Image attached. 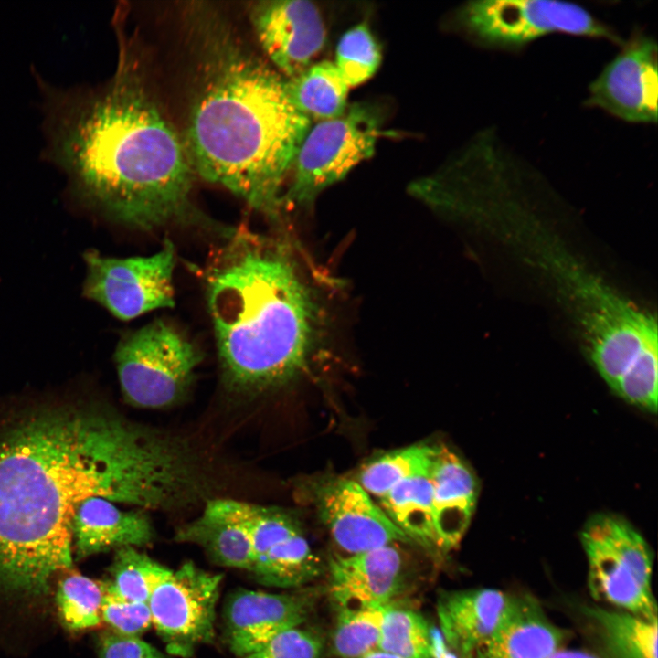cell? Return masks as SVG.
<instances>
[{"label": "cell", "instance_id": "cell-17", "mask_svg": "<svg viewBox=\"0 0 658 658\" xmlns=\"http://www.w3.org/2000/svg\"><path fill=\"white\" fill-rule=\"evenodd\" d=\"M565 637L532 596H510L498 625L474 657L549 658L560 649Z\"/></svg>", "mask_w": 658, "mask_h": 658}, {"label": "cell", "instance_id": "cell-14", "mask_svg": "<svg viewBox=\"0 0 658 658\" xmlns=\"http://www.w3.org/2000/svg\"><path fill=\"white\" fill-rule=\"evenodd\" d=\"M316 507L334 542L345 555L411 542L356 481L335 479L323 484L316 494Z\"/></svg>", "mask_w": 658, "mask_h": 658}, {"label": "cell", "instance_id": "cell-6", "mask_svg": "<svg viewBox=\"0 0 658 658\" xmlns=\"http://www.w3.org/2000/svg\"><path fill=\"white\" fill-rule=\"evenodd\" d=\"M114 360L125 401L136 408L162 409L186 393L202 356L181 331L156 320L124 335Z\"/></svg>", "mask_w": 658, "mask_h": 658}, {"label": "cell", "instance_id": "cell-21", "mask_svg": "<svg viewBox=\"0 0 658 658\" xmlns=\"http://www.w3.org/2000/svg\"><path fill=\"white\" fill-rule=\"evenodd\" d=\"M175 538L198 546L217 565L250 572L253 569L254 554L246 532L207 507L197 518L180 526Z\"/></svg>", "mask_w": 658, "mask_h": 658}, {"label": "cell", "instance_id": "cell-27", "mask_svg": "<svg viewBox=\"0 0 658 658\" xmlns=\"http://www.w3.org/2000/svg\"><path fill=\"white\" fill-rule=\"evenodd\" d=\"M377 649L403 658H434L430 629L424 617L395 600L385 606Z\"/></svg>", "mask_w": 658, "mask_h": 658}, {"label": "cell", "instance_id": "cell-29", "mask_svg": "<svg viewBox=\"0 0 658 658\" xmlns=\"http://www.w3.org/2000/svg\"><path fill=\"white\" fill-rule=\"evenodd\" d=\"M104 583L70 573L59 582L56 600L65 626L72 631L93 628L101 621Z\"/></svg>", "mask_w": 658, "mask_h": 658}, {"label": "cell", "instance_id": "cell-30", "mask_svg": "<svg viewBox=\"0 0 658 658\" xmlns=\"http://www.w3.org/2000/svg\"><path fill=\"white\" fill-rule=\"evenodd\" d=\"M384 610L385 606L337 610L333 653L339 658H357L377 649Z\"/></svg>", "mask_w": 658, "mask_h": 658}, {"label": "cell", "instance_id": "cell-35", "mask_svg": "<svg viewBox=\"0 0 658 658\" xmlns=\"http://www.w3.org/2000/svg\"><path fill=\"white\" fill-rule=\"evenodd\" d=\"M549 658H599L594 654L579 650H557Z\"/></svg>", "mask_w": 658, "mask_h": 658}, {"label": "cell", "instance_id": "cell-7", "mask_svg": "<svg viewBox=\"0 0 658 658\" xmlns=\"http://www.w3.org/2000/svg\"><path fill=\"white\" fill-rule=\"evenodd\" d=\"M580 540L591 596L625 611L657 617L652 590L653 556L640 533L619 516L600 514L586 523Z\"/></svg>", "mask_w": 658, "mask_h": 658}, {"label": "cell", "instance_id": "cell-20", "mask_svg": "<svg viewBox=\"0 0 658 658\" xmlns=\"http://www.w3.org/2000/svg\"><path fill=\"white\" fill-rule=\"evenodd\" d=\"M510 596L494 589L444 592L437 603L441 632L461 658H472L498 625Z\"/></svg>", "mask_w": 658, "mask_h": 658}, {"label": "cell", "instance_id": "cell-5", "mask_svg": "<svg viewBox=\"0 0 658 658\" xmlns=\"http://www.w3.org/2000/svg\"><path fill=\"white\" fill-rule=\"evenodd\" d=\"M504 236L554 286L593 366L614 393L642 409L655 406V318L588 268L532 212L513 219Z\"/></svg>", "mask_w": 658, "mask_h": 658}, {"label": "cell", "instance_id": "cell-3", "mask_svg": "<svg viewBox=\"0 0 658 658\" xmlns=\"http://www.w3.org/2000/svg\"><path fill=\"white\" fill-rule=\"evenodd\" d=\"M192 19L196 78L184 142L195 173L277 219L283 185L312 121L286 80L210 10Z\"/></svg>", "mask_w": 658, "mask_h": 658}, {"label": "cell", "instance_id": "cell-8", "mask_svg": "<svg viewBox=\"0 0 658 658\" xmlns=\"http://www.w3.org/2000/svg\"><path fill=\"white\" fill-rule=\"evenodd\" d=\"M458 20L473 39L492 48L518 49L551 33L624 43L586 8L567 1H471L460 8Z\"/></svg>", "mask_w": 658, "mask_h": 658}, {"label": "cell", "instance_id": "cell-1", "mask_svg": "<svg viewBox=\"0 0 658 658\" xmlns=\"http://www.w3.org/2000/svg\"><path fill=\"white\" fill-rule=\"evenodd\" d=\"M15 417V416H14ZM187 462L180 440L109 410L33 409L0 426V593L48 595L72 567V520L90 497L171 510Z\"/></svg>", "mask_w": 658, "mask_h": 658}, {"label": "cell", "instance_id": "cell-22", "mask_svg": "<svg viewBox=\"0 0 658 658\" xmlns=\"http://www.w3.org/2000/svg\"><path fill=\"white\" fill-rule=\"evenodd\" d=\"M584 613L610 658H657V617L601 607L585 608Z\"/></svg>", "mask_w": 658, "mask_h": 658}, {"label": "cell", "instance_id": "cell-16", "mask_svg": "<svg viewBox=\"0 0 658 658\" xmlns=\"http://www.w3.org/2000/svg\"><path fill=\"white\" fill-rule=\"evenodd\" d=\"M406 570V558L396 544L333 557L329 594L337 610L386 606L404 589Z\"/></svg>", "mask_w": 658, "mask_h": 658}, {"label": "cell", "instance_id": "cell-31", "mask_svg": "<svg viewBox=\"0 0 658 658\" xmlns=\"http://www.w3.org/2000/svg\"><path fill=\"white\" fill-rule=\"evenodd\" d=\"M381 52L366 24H358L347 30L336 48L335 66L348 87L369 80L377 70Z\"/></svg>", "mask_w": 658, "mask_h": 658}, {"label": "cell", "instance_id": "cell-15", "mask_svg": "<svg viewBox=\"0 0 658 658\" xmlns=\"http://www.w3.org/2000/svg\"><path fill=\"white\" fill-rule=\"evenodd\" d=\"M317 592L309 589L279 594L235 591L223 614L230 650L243 657L281 631L301 626L313 609Z\"/></svg>", "mask_w": 658, "mask_h": 658}, {"label": "cell", "instance_id": "cell-36", "mask_svg": "<svg viewBox=\"0 0 658 658\" xmlns=\"http://www.w3.org/2000/svg\"><path fill=\"white\" fill-rule=\"evenodd\" d=\"M357 658H403L398 655H396L394 653L380 650V649H375L360 657Z\"/></svg>", "mask_w": 658, "mask_h": 658}, {"label": "cell", "instance_id": "cell-2", "mask_svg": "<svg viewBox=\"0 0 658 658\" xmlns=\"http://www.w3.org/2000/svg\"><path fill=\"white\" fill-rule=\"evenodd\" d=\"M49 152L83 201L122 225L153 230L209 222L192 201L195 171L128 43L96 90L48 89Z\"/></svg>", "mask_w": 658, "mask_h": 658}, {"label": "cell", "instance_id": "cell-13", "mask_svg": "<svg viewBox=\"0 0 658 658\" xmlns=\"http://www.w3.org/2000/svg\"><path fill=\"white\" fill-rule=\"evenodd\" d=\"M249 17L265 54L287 80L310 67L325 43L321 13L310 1H260Z\"/></svg>", "mask_w": 658, "mask_h": 658}, {"label": "cell", "instance_id": "cell-10", "mask_svg": "<svg viewBox=\"0 0 658 658\" xmlns=\"http://www.w3.org/2000/svg\"><path fill=\"white\" fill-rule=\"evenodd\" d=\"M175 252L168 239L161 249L149 256L121 259L88 250L84 254L87 274L83 294L123 321L173 307Z\"/></svg>", "mask_w": 658, "mask_h": 658}, {"label": "cell", "instance_id": "cell-28", "mask_svg": "<svg viewBox=\"0 0 658 658\" xmlns=\"http://www.w3.org/2000/svg\"><path fill=\"white\" fill-rule=\"evenodd\" d=\"M171 571L137 547H123L115 551L110 568L111 580L106 584L125 600L148 602L155 587Z\"/></svg>", "mask_w": 658, "mask_h": 658}, {"label": "cell", "instance_id": "cell-23", "mask_svg": "<svg viewBox=\"0 0 658 658\" xmlns=\"http://www.w3.org/2000/svg\"><path fill=\"white\" fill-rule=\"evenodd\" d=\"M348 88L331 61L312 64L299 75L286 80L292 101L311 121H326L342 115L347 107Z\"/></svg>", "mask_w": 658, "mask_h": 658}, {"label": "cell", "instance_id": "cell-34", "mask_svg": "<svg viewBox=\"0 0 658 658\" xmlns=\"http://www.w3.org/2000/svg\"><path fill=\"white\" fill-rule=\"evenodd\" d=\"M100 658H165L162 653L137 636L104 632L100 640Z\"/></svg>", "mask_w": 658, "mask_h": 658}, {"label": "cell", "instance_id": "cell-33", "mask_svg": "<svg viewBox=\"0 0 658 658\" xmlns=\"http://www.w3.org/2000/svg\"><path fill=\"white\" fill-rule=\"evenodd\" d=\"M322 650L321 638L299 626L281 631L259 650L241 658H320Z\"/></svg>", "mask_w": 658, "mask_h": 658}, {"label": "cell", "instance_id": "cell-26", "mask_svg": "<svg viewBox=\"0 0 658 658\" xmlns=\"http://www.w3.org/2000/svg\"><path fill=\"white\" fill-rule=\"evenodd\" d=\"M439 450V446L413 445L384 454L362 469L358 483L380 499L398 483L430 474Z\"/></svg>", "mask_w": 658, "mask_h": 658}, {"label": "cell", "instance_id": "cell-4", "mask_svg": "<svg viewBox=\"0 0 658 658\" xmlns=\"http://www.w3.org/2000/svg\"><path fill=\"white\" fill-rule=\"evenodd\" d=\"M206 271V296L224 381L260 392L298 377L323 350L328 313L292 245L230 229Z\"/></svg>", "mask_w": 658, "mask_h": 658}, {"label": "cell", "instance_id": "cell-32", "mask_svg": "<svg viewBox=\"0 0 658 658\" xmlns=\"http://www.w3.org/2000/svg\"><path fill=\"white\" fill-rule=\"evenodd\" d=\"M105 592L101 606V620L120 634L141 635L153 624L148 602L125 600L104 583Z\"/></svg>", "mask_w": 658, "mask_h": 658}, {"label": "cell", "instance_id": "cell-12", "mask_svg": "<svg viewBox=\"0 0 658 658\" xmlns=\"http://www.w3.org/2000/svg\"><path fill=\"white\" fill-rule=\"evenodd\" d=\"M658 49L656 41L638 35L589 86L586 104L632 123H656Z\"/></svg>", "mask_w": 658, "mask_h": 658}, {"label": "cell", "instance_id": "cell-9", "mask_svg": "<svg viewBox=\"0 0 658 658\" xmlns=\"http://www.w3.org/2000/svg\"><path fill=\"white\" fill-rule=\"evenodd\" d=\"M380 115L367 103H354L336 118L321 121L306 133L296 154L283 206L313 202L324 189L370 158L380 135Z\"/></svg>", "mask_w": 658, "mask_h": 658}, {"label": "cell", "instance_id": "cell-11", "mask_svg": "<svg viewBox=\"0 0 658 658\" xmlns=\"http://www.w3.org/2000/svg\"><path fill=\"white\" fill-rule=\"evenodd\" d=\"M221 581V574L186 562L155 587L148 601L152 621L170 652L186 655L213 640Z\"/></svg>", "mask_w": 658, "mask_h": 658}, {"label": "cell", "instance_id": "cell-25", "mask_svg": "<svg viewBox=\"0 0 658 658\" xmlns=\"http://www.w3.org/2000/svg\"><path fill=\"white\" fill-rule=\"evenodd\" d=\"M251 572L263 585L299 589L321 575L323 564L302 533L256 559Z\"/></svg>", "mask_w": 658, "mask_h": 658}, {"label": "cell", "instance_id": "cell-24", "mask_svg": "<svg viewBox=\"0 0 658 658\" xmlns=\"http://www.w3.org/2000/svg\"><path fill=\"white\" fill-rule=\"evenodd\" d=\"M379 500L382 510L411 541L440 548L434 526L430 474L398 483Z\"/></svg>", "mask_w": 658, "mask_h": 658}, {"label": "cell", "instance_id": "cell-18", "mask_svg": "<svg viewBox=\"0 0 658 658\" xmlns=\"http://www.w3.org/2000/svg\"><path fill=\"white\" fill-rule=\"evenodd\" d=\"M435 531L440 549L454 548L472 520L478 482L472 470L453 451L440 447L430 473Z\"/></svg>", "mask_w": 658, "mask_h": 658}, {"label": "cell", "instance_id": "cell-19", "mask_svg": "<svg viewBox=\"0 0 658 658\" xmlns=\"http://www.w3.org/2000/svg\"><path fill=\"white\" fill-rule=\"evenodd\" d=\"M101 497L84 500L72 520L78 558L123 547H140L154 539L150 518L141 511H124Z\"/></svg>", "mask_w": 658, "mask_h": 658}]
</instances>
